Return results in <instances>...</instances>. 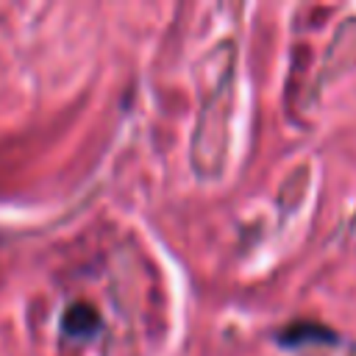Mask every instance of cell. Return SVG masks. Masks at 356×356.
<instances>
[{
	"instance_id": "cell-1",
	"label": "cell",
	"mask_w": 356,
	"mask_h": 356,
	"mask_svg": "<svg viewBox=\"0 0 356 356\" xmlns=\"http://www.w3.org/2000/svg\"><path fill=\"white\" fill-rule=\"evenodd\" d=\"M100 328V317L89 303H75L64 314V331L75 337H89Z\"/></svg>"
},
{
	"instance_id": "cell-2",
	"label": "cell",
	"mask_w": 356,
	"mask_h": 356,
	"mask_svg": "<svg viewBox=\"0 0 356 356\" xmlns=\"http://www.w3.org/2000/svg\"><path fill=\"white\" fill-rule=\"evenodd\" d=\"M309 339L323 342V339H334V337H331L328 328H323L317 323H295V325L281 331V342H286V345H300V342H309Z\"/></svg>"
}]
</instances>
